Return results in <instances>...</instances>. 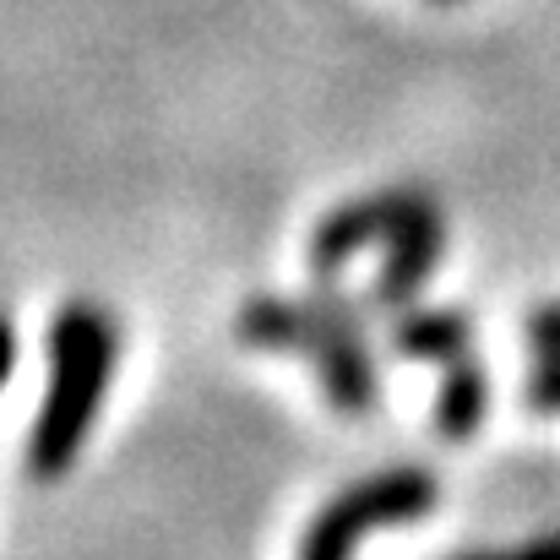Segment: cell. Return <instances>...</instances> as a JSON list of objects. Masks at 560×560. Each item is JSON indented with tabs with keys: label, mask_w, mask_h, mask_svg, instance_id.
Masks as SVG:
<instances>
[{
	"label": "cell",
	"mask_w": 560,
	"mask_h": 560,
	"mask_svg": "<svg viewBox=\"0 0 560 560\" xmlns=\"http://www.w3.org/2000/svg\"><path fill=\"white\" fill-rule=\"evenodd\" d=\"M115 360H120V327L104 305L71 300L55 311V322H49V386H44L38 419L27 430L33 479H60L77 463V452H82L104 397H109Z\"/></svg>",
	"instance_id": "6da1fadb"
},
{
	"label": "cell",
	"mask_w": 560,
	"mask_h": 560,
	"mask_svg": "<svg viewBox=\"0 0 560 560\" xmlns=\"http://www.w3.org/2000/svg\"><path fill=\"white\" fill-rule=\"evenodd\" d=\"M435 506V479L424 468H386L349 490H338L305 528L300 560H349L354 545L386 523H419Z\"/></svg>",
	"instance_id": "7a4b0ae2"
},
{
	"label": "cell",
	"mask_w": 560,
	"mask_h": 560,
	"mask_svg": "<svg viewBox=\"0 0 560 560\" xmlns=\"http://www.w3.org/2000/svg\"><path fill=\"white\" fill-rule=\"evenodd\" d=\"M316 322H322V338H316V381L327 392V402L338 413H371L375 408V360L371 343H365V305H354L343 289L322 283L305 294Z\"/></svg>",
	"instance_id": "3957f363"
},
{
	"label": "cell",
	"mask_w": 560,
	"mask_h": 560,
	"mask_svg": "<svg viewBox=\"0 0 560 560\" xmlns=\"http://www.w3.org/2000/svg\"><path fill=\"white\" fill-rule=\"evenodd\" d=\"M430 190H413V186H386L371 190V196H354L343 207H332L316 229H311V245H305V261L316 278H332L343 261H354L365 245H381L392 240V229L424 201Z\"/></svg>",
	"instance_id": "277c9868"
},
{
	"label": "cell",
	"mask_w": 560,
	"mask_h": 560,
	"mask_svg": "<svg viewBox=\"0 0 560 560\" xmlns=\"http://www.w3.org/2000/svg\"><path fill=\"white\" fill-rule=\"evenodd\" d=\"M446 250V218L435 207V196H424L386 240V261L371 283V311H408L413 294L424 289V278L435 272Z\"/></svg>",
	"instance_id": "5b68a950"
},
{
	"label": "cell",
	"mask_w": 560,
	"mask_h": 560,
	"mask_svg": "<svg viewBox=\"0 0 560 560\" xmlns=\"http://www.w3.org/2000/svg\"><path fill=\"white\" fill-rule=\"evenodd\" d=\"M234 332L245 349H261V354H316V338H322V322L311 311V300H283V294H250L234 316Z\"/></svg>",
	"instance_id": "8992f818"
},
{
	"label": "cell",
	"mask_w": 560,
	"mask_h": 560,
	"mask_svg": "<svg viewBox=\"0 0 560 560\" xmlns=\"http://www.w3.org/2000/svg\"><path fill=\"white\" fill-rule=\"evenodd\" d=\"M490 413V375L474 354H457L441 365V386H435V435L446 441H468Z\"/></svg>",
	"instance_id": "52a82bcc"
},
{
	"label": "cell",
	"mask_w": 560,
	"mask_h": 560,
	"mask_svg": "<svg viewBox=\"0 0 560 560\" xmlns=\"http://www.w3.org/2000/svg\"><path fill=\"white\" fill-rule=\"evenodd\" d=\"M468 332L474 327H468L463 311H397V322H392V354L446 365V360L468 354Z\"/></svg>",
	"instance_id": "ba28073f"
},
{
	"label": "cell",
	"mask_w": 560,
	"mask_h": 560,
	"mask_svg": "<svg viewBox=\"0 0 560 560\" xmlns=\"http://www.w3.org/2000/svg\"><path fill=\"white\" fill-rule=\"evenodd\" d=\"M523 338H528V349L539 354V360H550L560 354V305H539V311H528V322H523Z\"/></svg>",
	"instance_id": "9c48e42d"
},
{
	"label": "cell",
	"mask_w": 560,
	"mask_h": 560,
	"mask_svg": "<svg viewBox=\"0 0 560 560\" xmlns=\"http://www.w3.org/2000/svg\"><path fill=\"white\" fill-rule=\"evenodd\" d=\"M523 397H528V408H539V413H560V354H550V360L534 365Z\"/></svg>",
	"instance_id": "30bf717a"
},
{
	"label": "cell",
	"mask_w": 560,
	"mask_h": 560,
	"mask_svg": "<svg viewBox=\"0 0 560 560\" xmlns=\"http://www.w3.org/2000/svg\"><path fill=\"white\" fill-rule=\"evenodd\" d=\"M463 560H560V534L528 539V545H517V550H501V556H463Z\"/></svg>",
	"instance_id": "8fae6325"
},
{
	"label": "cell",
	"mask_w": 560,
	"mask_h": 560,
	"mask_svg": "<svg viewBox=\"0 0 560 560\" xmlns=\"http://www.w3.org/2000/svg\"><path fill=\"white\" fill-rule=\"evenodd\" d=\"M11 371H16V322L0 311V386L11 381Z\"/></svg>",
	"instance_id": "7c38bea8"
},
{
	"label": "cell",
	"mask_w": 560,
	"mask_h": 560,
	"mask_svg": "<svg viewBox=\"0 0 560 560\" xmlns=\"http://www.w3.org/2000/svg\"><path fill=\"white\" fill-rule=\"evenodd\" d=\"M441 5H457V0H441Z\"/></svg>",
	"instance_id": "4fadbf2b"
}]
</instances>
